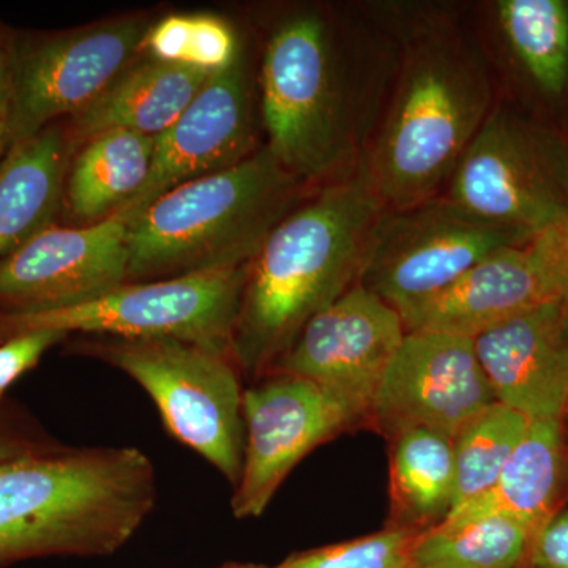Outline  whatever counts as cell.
<instances>
[{"instance_id": "6", "label": "cell", "mask_w": 568, "mask_h": 568, "mask_svg": "<svg viewBox=\"0 0 568 568\" xmlns=\"http://www.w3.org/2000/svg\"><path fill=\"white\" fill-rule=\"evenodd\" d=\"M81 347L140 384L166 432L235 487L244 463L245 388L231 355L173 338L100 336Z\"/></svg>"}, {"instance_id": "18", "label": "cell", "mask_w": 568, "mask_h": 568, "mask_svg": "<svg viewBox=\"0 0 568 568\" xmlns=\"http://www.w3.org/2000/svg\"><path fill=\"white\" fill-rule=\"evenodd\" d=\"M212 74L159 61L134 62L110 89L80 114L70 118L71 148L111 130L162 136L193 102Z\"/></svg>"}, {"instance_id": "23", "label": "cell", "mask_w": 568, "mask_h": 568, "mask_svg": "<svg viewBox=\"0 0 568 568\" xmlns=\"http://www.w3.org/2000/svg\"><path fill=\"white\" fill-rule=\"evenodd\" d=\"M388 450L387 528L425 532L446 521L455 500L454 439L410 428L390 437Z\"/></svg>"}, {"instance_id": "25", "label": "cell", "mask_w": 568, "mask_h": 568, "mask_svg": "<svg viewBox=\"0 0 568 568\" xmlns=\"http://www.w3.org/2000/svg\"><path fill=\"white\" fill-rule=\"evenodd\" d=\"M528 425V418L496 402L459 429L454 437L455 500L450 515L495 487Z\"/></svg>"}, {"instance_id": "31", "label": "cell", "mask_w": 568, "mask_h": 568, "mask_svg": "<svg viewBox=\"0 0 568 568\" xmlns=\"http://www.w3.org/2000/svg\"><path fill=\"white\" fill-rule=\"evenodd\" d=\"M48 447L51 444L47 440L24 432L21 425L11 424L9 418L0 416V465Z\"/></svg>"}, {"instance_id": "1", "label": "cell", "mask_w": 568, "mask_h": 568, "mask_svg": "<svg viewBox=\"0 0 568 568\" xmlns=\"http://www.w3.org/2000/svg\"><path fill=\"white\" fill-rule=\"evenodd\" d=\"M395 3L305 7L265 39V148L306 189L361 173L398 62Z\"/></svg>"}, {"instance_id": "5", "label": "cell", "mask_w": 568, "mask_h": 568, "mask_svg": "<svg viewBox=\"0 0 568 568\" xmlns=\"http://www.w3.org/2000/svg\"><path fill=\"white\" fill-rule=\"evenodd\" d=\"M310 192L264 144L244 162L182 183L129 223L126 283L245 267Z\"/></svg>"}, {"instance_id": "34", "label": "cell", "mask_w": 568, "mask_h": 568, "mask_svg": "<svg viewBox=\"0 0 568 568\" xmlns=\"http://www.w3.org/2000/svg\"><path fill=\"white\" fill-rule=\"evenodd\" d=\"M220 568H267L264 566H254V564H237V562H231V564H224V566Z\"/></svg>"}, {"instance_id": "9", "label": "cell", "mask_w": 568, "mask_h": 568, "mask_svg": "<svg viewBox=\"0 0 568 568\" xmlns=\"http://www.w3.org/2000/svg\"><path fill=\"white\" fill-rule=\"evenodd\" d=\"M530 237L526 231L485 222L440 194L384 211L369 241L361 284L403 320L488 254Z\"/></svg>"}, {"instance_id": "12", "label": "cell", "mask_w": 568, "mask_h": 568, "mask_svg": "<svg viewBox=\"0 0 568 568\" xmlns=\"http://www.w3.org/2000/svg\"><path fill=\"white\" fill-rule=\"evenodd\" d=\"M244 425V463L231 503L239 519L261 517L306 455L357 428L323 388L283 373L245 388Z\"/></svg>"}, {"instance_id": "13", "label": "cell", "mask_w": 568, "mask_h": 568, "mask_svg": "<svg viewBox=\"0 0 568 568\" xmlns=\"http://www.w3.org/2000/svg\"><path fill=\"white\" fill-rule=\"evenodd\" d=\"M496 403L474 339L406 332L366 418L386 439L410 428L454 439L478 413Z\"/></svg>"}, {"instance_id": "17", "label": "cell", "mask_w": 568, "mask_h": 568, "mask_svg": "<svg viewBox=\"0 0 568 568\" xmlns=\"http://www.w3.org/2000/svg\"><path fill=\"white\" fill-rule=\"evenodd\" d=\"M530 239L488 254L444 293L413 310L403 317L406 332L474 339L504 321L556 302Z\"/></svg>"}, {"instance_id": "32", "label": "cell", "mask_w": 568, "mask_h": 568, "mask_svg": "<svg viewBox=\"0 0 568 568\" xmlns=\"http://www.w3.org/2000/svg\"><path fill=\"white\" fill-rule=\"evenodd\" d=\"M11 82H13V65L11 54L0 43V112L9 111L11 99Z\"/></svg>"}, {"instance_id": "33", "label": "cell", "mask_w": 568, "mask_h": 568, "mask_svg": "<svg viewBox=\"0 0 568 568\" xmlns=\"http://www.w3.org/2000/svg\"><path fill=\"white\" fill-rule=\"evenodd\" d=\"M10 148L9 111L0 112V159Z\"/></svg>"}, {"instance_id": "8", "label": "cell", "mask_w": 568, "mask_h": 568, "mask_svg": "<svg viewBox=\"0 0 568 568\" xmlns=\"http://www.w3.org/2000/svg\"><path fill=\"white\" fill-rule=\"evenodd\" d=\"M443 194L485 222L534 235L568 215V138L497 100Z\"/></svg>"}, {"instance_id": "14", "label": "cell", "mask_w": 568, "mask_h": 568, "mask_svg": "<svg viewBox=\"0 0 568 568\" xmlns=\"http://www.w3.org/2000/svg\"><path fill=\"white\" fill-rule=\"evenodd\" d=\"M126 239L129 222L119 213L93 224H52L0 260V313L63 308L125 284Z\"/></svg>"}, {"instance_id": "10", "label": "cell", "mask_w": 568, "mask_h": 568, "mask_svg": "<svg viewBox=\"0 0 568 568\" xmlns=\"http://www.w3.org/2000/svg\"><path fill=\"white\" fill-rule=\"evenodd\" d=\"M149 29L112 21L22 47L11 58L10 144L91 106L136 62Z\"/></svg>"}, {"instance_id": "21", "label": "cell", "mask_w": 568, "mask_h": 568, "mask_svg": "<svg viewBox=\"0 0 568 568\" xmlns=\"http://www.w3.org/2000/svg\"><path fill=\"white\" fill-rule=\"evenodd\" d=\"M487 29L508 65L548 102L568 93L567 0H496Z\"/></svg>"}, {"instance_id": "29", "label": "cell", "mask_w": 568, "mask_h": 568, "mask_svg": "<svg viewBox=\"0 0 568 568\" xmlns=\"http://www.w3.org/2000/svg\"><path fill=\"white\" fill-rule=\"evenodd\" d=\"M530 244L547 275L552 297L568 305V215L534 234Z\"/></svg>"}, {"instance_id": "28", "label": "cell", "mask_w": 568, "mask_h": 568, "mask_svg": "<svg viewBox=\"0 0 568 568\" xmlns=\"http://www.w3.org/2000/svg\"><path fill=\"white\" fill-rule=\"evenodd\" d=\"M59 331H33L0 343V403L10 387L40 364L41 357L67 338Z\"/></svg>"}, {"instance_id": "15", "label": "cell", "mask_w": 568, "mask_h": 568, "mask_svg": "<svg viewBox=\"0 0 568 568\" xmlns=\"http://www.w3.org/2000/svg\"><path fill=\"white\" fill-rule=\"evenodd\" d=\"M260 148L242 54L231 69L212 74L181 118L156 138L148 182L118 213L130 223L175 186L227 170Z\"/></svg>"}, {"instance_id": "11", "label": "cell", "mask_w": 568, "mask_h": 568, "mask_svg": "<svg viewBox=\"0 0 568 568\" xmlns=\"http://www.w3.org/2000/svg\"><path fill=\"white\" fill-rule=\"evenodd\" d=\"M405 336L398 312L358 283L306 323L268 375L312 381L365 426Z\"/></svg>"}, {"instance_id": "20", "label": "cell", "mask_w": 568, "mask_h": 568, "mask_svg": "<svg viewBox=\"0 0 568 568\" xmlns=\"http://www.w3.org/2000/svg\"><path fill=\"white\" fill-rule=\"evenodd\" d=\"M568 504V443L564 418L529 422L487 495L447 519L506 515L534 532Z\"/></svg>"}, {"instance_id": "16", "label": "cell", "mask_w": 568, "mask_h": 568, "mask_svg": "<svg viewBox=\"0 0 568 568\" xmlns=\"http://www.w3.org/2000/svg\"><path fill=\"white\" fill-rule=\"evenodd\" d=\"M478 364L497 403L532 420L564 418L568 339L564 305L548 302L474 338Z\"/></svg>"}, {"instance_id": "22", "label": "cell", "mask_w": 568, "mask_h": 568, "mask_svg": "<svg viewBox=\"0 0 568 568\" xmlns=\"http://www.w3.org/2000/svg\"><path fill=\"white\" fill-rule=\"evenodd\" d=\"M155 140L111 130L77 151L67 171V209L81 224H93L121 212L141 192L151 174Z\"/></svg>"}, {"instance_id": "24", "label": "cell", "mask_w": 568, "mask_h": 568, "mask_svg": "<svg viewBox=\"0 0 568 568\" xmlns=\"http://www.w3.org/2000/svg\"><path fill=\"white\" fill-rule=\"evenodd\" d=\"M536 536L506 515L446 519L418 536L413 568H525Z\"/></svg>"}, {"instance_id": "19", "label": "cell", "mask_w": 568, "mask_h": 568, "mask_svg": "<svg viewBox=\"0 0 568 568\" xmlns=\"http://www.w3.org/2000/svg\"><path fill=\"white\" fill-rule=\"evenodd\" d=\"M71 156L67 123L10 144L0 162V260L54 224Z\"/></svg>"}, {"instance_id": "2", "label": "cell", "mask_w": 568, "mask_h": 568, "mask_svg": "<svg viewBox=\"0 0 568 568\" xmlns=\"http://www.w3.org/2000/svg\"><path fill=\"white\" fill-rule=\"evenodd\" d=\"M396 14L398 62L361 170L386 211L440 196L497 102L484 39L458 9Z\"/></svg>"}, {"instance_id": "30", "label": "cell", "mask_w": 568, "mask_h": 568, "mask_svg": "<svg viewBox=\"0 0 568 568\" xmlns=\"http://www.w3.org/2000/svg\"><path fill=\"white\" fill-rule=\"evenodd\" d=\"M525 568H568V507L538 530Z\"/></svg>"}, {"instance_id": "35", "label": "cell", "mask_w": 568, "mask_h": 568, "mask_svg": "<svg viewBox=\"0 0 568 568\" xmlns=\"http://www.w3.org/2000/svg\"><path fill=\"white\" fill-rule=\"evenodd\" d=\"M564 332L568 339V305H564Z\"/></svg>"}, {"instance_id": "3", "label": "cell", "mask_w": 568, "mask_h": 568, "mask_svg": "<svg viewBox=\"0 0 568 568\" xmlns=\"http://www.w3.org/2000/svg\"><path fill=\"white\" fill-rule=\"evenodd\" d=\"M386 207L364 174L306 194L248 265L231 354L254 383L272 372L312 317L361 283Z\"/></svg>"}, {"instance_id": "7", "label": "cell", "mask_w": 568, "mask_h": 568, "mask_svg": "<svg viewBox=\"0 0 568 568\" xmlns=\"http://www.w3.org/2000/svg\"><path fill=\"white\" fill-rule=\"evenodd\" d=\"M250 265V264H248ZM248 265L125 283L91 301L36 313H0V343L26 332L50 331L103 338H173L231 354L235 317Z\"/></svg>"}, {"instance_id": "4", "label": "cell", "mask_w": 568, "mask_h": 568, "mask_svg": "<svg viewBox=\"0 0 568 568\" xmlns=\"http://www.w3.org/2000/svg\"><path fill=\"white\" fill-rule=\"evenodd\" d=\"M156 499L134 447H58L0 465V568L47 556L114 555Z\"/></svg>"}, {"instance_id": "26", "label": "cell", "mask_w": 568, "mask_h": 568, "mask_svg": "<svg viewBox=\"0 0 568 568\" xmlns=\"http://www.w3.org/2000/svg\"><path fill=\"white\" fill-rule=\"evenodd\" d=\"M142 50L153 61L222 73L242 58L241 41L230 22L209 14H171L151 26Z\"/></svg>"}, {"instance_id": "27", "label": "cell", "mask_w": 568, "mask_h": 568, "mask_svg": "<svg viewBox=\"0 0 568 568\" xmlns=\"http://www.w3.org/2000/svg\"><path fill=\"white\" fill-rule=\"evenodd\" d=\"M422 532L387 528L369 536L295 552L267 568H413V551Z\"/></svg>"}, {"instance_id": "36", "label": "cell", "mask_w": 568, "mask_h": 568, "mask_svg": "<svg viewBox=\"0 0 568 568\" xmlns=\"http://www.w3.org/2000/svg\"><path fill=\"white\" fill-rule=\"evenodd\" d=\"M564 428H566V436H567V443H568V403L566 407V413H564Z\"/></svg>"}]
</instances>
